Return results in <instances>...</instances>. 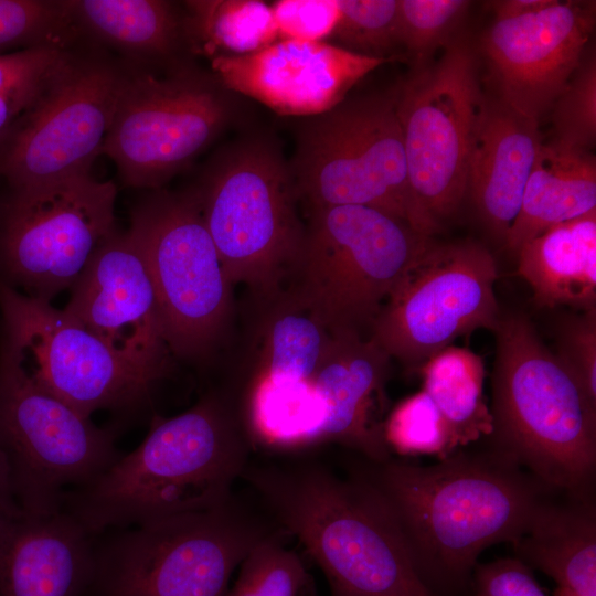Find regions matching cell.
I'll return each mask as SVG.
<instances>
[{"instance_id":"cell-1","label":"cell","mask_w":596,"mask_h":596,"mask_svg":"<svg viewBox=\"0 0 596 596\" xmlns=\"http://www.w3.org/2000/svg\"><path fill=\"white\" fill-rule=\"evenodd\" d=\"M355 469L381 498L437 596L465 586L485 549L517 542L555 493L492 450L451 453L432 466L366 460Z\"/></svg>"},{"instance_id":"cell-2","label":"cell","mask_w":596,"mask_h":596,"mask_svg":"<svg viewBox=\"0 0 596 596\" xmlns=\"http://www.w3.org/2000/svg\"><path fill=\"white\" fill-rule=\"evenodd\" d=\"M241 481L324 574L331 596H437L391 513L354 469L302 451L253 455Z\"/></svg>"},{"instance_id":"cell-3","label":"cell","mask_w":596,"mask_h":596,"mask_svg":"<svg viewBox=\"0 0 596 596\" xmlns=\"http://www.w3.org/2000/svg\"><path fill=\"white\" fill-rule=\"evenodd\" d=\"M254 448L241 404L210 392L179 415L153 417L140 445L91 483L66 491L61 510L93 536L205 510L232 496Z\"/></svg>"},{"instance_id":"cell-4","label":"cell","mask_w":596,"mask_h":596,"mask_svg":"<svg viewBox=\"0 0 596 596\" xmlns=\"http://www.w3.org/2000/svg\"><path fill=\"white\" fill-rule=\"evenodd\" d=\"M493 332L491 450L553 492L590 497L596 402L528 317H501Z\"/></svg>"},{"instance_id":"cell-5","label":"cell","mask_w":596,"mask_h":596,"mask_svg":"<svg viewBox=\"0 0 596 596\" xmlns=\"http://www.w3.org/2000/svg\"><path fill=\"white\" fill-rule=\"evenodd\" d=\"M251 493V492H249ZM287 534L255 497L96 535L84 596H223L262 542Z\"/></svg>"},{"instance_id":"cell-6","label":"cell","mask_w":596,"mask_h":596,"mask_svg":"<svg viewBox=\"0 0 596 596\" xmlns=\"http://www.w3.org/2000/svg\"><path fill=\"white\" fill-rule=\"evenodd\" d=\"M307 119L290 170L309 209L364 205L426 236L440 230L412 189L394 91L344 99Z\"/></svg>"},{"instance_id":"cell-7","label":"cell","mask_w":596,"mask_h":596,"mask_svg":"<svg viewBox=\"0 0 596 596\" xmlns=\"http://www.w3.org/2000/svg\"><path fill=\"white\" fill-rule=\"evenodd\" d=\"M432 240L371 206L309 209L289 291L332 331L362 333Z\"/></svg>"},{"instance_id":"cell-8","label":"cell","mask_w":596,"mask_h":596,"mask_svg":"<svg viewBox=\"0 0 596 596\" xmlns=\"http://www.w3.org/2000/svg\"><path fill=\"white\" fill-rule=\"evenodd\" d=\"M231 283L266 297L292 272L305 225L290 170L269 140H245L223 153L194 193Z\"/></svg>"},{"instance_id":"cell-9","label":"cell","mask_w":596,"mask_h":596,"mask_svg":"<svg viewBox=\"0 0 596 596\" xmlns=\"http://www.w3.org/2000/svg\"><path fill=\"white\" fill-rule=\"evenodd\" d=\"M0 355L85 416L149 402L166 371L125 354L49 300L0 281Z\"/></svg>"},{"instance_id":"cell-10","label":"cell","mask_w":596,"mask_h":596,"mask_svg":"<svg viewBox=\"0 0 596 596\" xmlns=\"http://www.w3.org/2000/svg\"><path fill=\"white\" fill-rule=\"evenodd\" d=\"M235 110L233 93L213 74L126 72L102 155L125 184L158 188L205 150Z\"/></svg>"},{"instance_id":"cell-11","label":"cell","mask_w":596,"mask_h":596,"mask_svg":"<svg viewBox=\"0 0 596 596\" xmlns=\"http://www.w3.org/2000/svg\"><path fill=\"white\" fill-rule=\"evenodd\" d=\"M0 450L14 500L29 514L58 512L66 491L91 483L123 456L110 429L95 425L1 355Z\"/></svg>"},{"instance_id":"cell-12","label":"cell","mask_w":596,"mask_h":596,"mask_svg":"<svg viewBox=\"0 0 596 596\" xmlns=\"http://www.w3.org/2000/svg\"><path fill=\"white\" fill-rule=\"evenodd\" d=\"M155 287L169 352L205 354L227 323L232 286L194 194H156L132 213L129 228Z\"/></svg>"},{"instance_id":"cell-13","label":"cell","mask_w":596,"mask_h":596,"mask_svg":"<svg viewBox=\"0 0 596 596\" xmlns=\"http://www.w3.org/2000/svg\"><path fill=\"white\" fill-rule=\"evenodd\" d=\"M116 195L91 173L10 191L0 205V281L49 301L71 289L116 230Z\"/></svg>"},{"instance_id":"cell-14","label":"cell","mask_w":596,"mask_h":596,"mask_svg":"<svg viewBox=\"0 0 596 596\" xmlns=\"http://www.w3.org/2000/svg\"><path fill=\"white\" fill-rule=\"evenodd\" d=\"M497 263L481 244L432 242L396 284L371 327V338L405 364L424 363L501 318Z\"/></svg>"},{"instance_id":"cell-15","label":"cell","mask_w":596,"mask_h":596,"mask_svg":"<svg viewBox=\"0 0 596 596\" xmlns=\"http://www.w3.org/2000/svg\"><path fill=\"white\" fill-rule=\"evenodd\" d=\"M412 189L438 222L467 194L468 161L485 95L466 42L446 45L441 57L394 89Z\"/></svg>"},{"instance_id":"cell-16","label":"cell","mask_w":596,"mask_h":596,"mask_svg":"<svg viewBox=\"0 0 596 596\" xmlns=\"http://www.w3.org/2000/svg\"><path fill=\"white\" fill-rule=\"evenodd\" d=\"M126 72L74 57L0 137V179L10 191L91 173L110 128Z\"/></svg>"},{"instance_id":"cell-17","label":"cell","mask_w":596,"mask_h":596,"mask_svg":"<svg viewBox=\"0 0 596 596\" xmlns=\"http://www.w3.org/2000/svg\"><path fill=\"white\" fill-rule=\"evenodd\" d=\"M594 2H550L533 12L496 18L483 51L502 102L539 121L581 64L595 24Z\"/></svg>"},{"instance_id":"cell-18","label":"cell","mask_w":596,"mask_h":596,"mask_svg":"<svg viewBox=\"0 0 596 596\" xmlns=\"http://www.w3.org/2000/svg\"><path fill=\"white\" fill-rule=\"evenodd\" d=\"M390 61L330 42L286 40L254 53L215 57L211 68L230 92L251 97L278 115L308 118L342 103L359 81Z\"/></svg>"},{"instance_id":"cell-19","label":"cell","mask_w":596,"mask_h":596,"mask_svg":"<svg viewBox=\"0 0 596 596\" xmlns=\"http://www.w3.org/2000/svg\"><path fill=\"white\" fill-rule=\"evenodd\" d=\"M63 310L118 351L167 370L155 287L129 230H115L99 245Z\"/></svg>"},{"instance_id":"cell-20","label":"cell","mask_w":596,"mask_h":596,"mask_svg":"<svg viewBox=\"0 0 596 596\" xmlns=\"http://www.w3.org/2000/svg\"><path fill=\"white\" fill-rule=\"evenodd\" d=\"M390 359L371 337L353 330L332 331L312 376L327 407L315 448L338 444L371 462L391 458L381 419Z\"/></svg>"},{"instance_id":"cell-21","label":"cell","mask_w":596,"mask_h":596,"mask_svg":"<svg viewBox=\"0 0 596 596\" xmlns=\"http://www.w3.org/2000/svg\"><path fill=\"white\" fill-rule=\"evenodd\" d=\"M94 539L63 510L0 518V596H84Z\"/></svg>"},{"instance_id":"cell-22","label":"cell","mask_w":596,"mask_h":596,"mask_svg":"<svg viewBox=\"0 0 596 596\" xmlns=\"http://www.w3.org/2000/svg\"><path fill=\"white\" fill-rule=\"evenodd\" d=\"M541 143L539 121L485 96L469 152L467 192L487 226L504 240Z\"/></svg>"},{"instance_id":"cell-23","label":"cell","mask_w":596,"mask_h":596,"mask_svg":"<svg viewBox=\"0 0 596 596\" xmlns=\"http://www.w3.org/2000/svg\"><path fill=\"white\" fill-rule=\"evenodd\" d=\"M517 253L538 307L596 308V210L547 228Z\"/></svg>"},{"instance_id":"cell-24","label":"cell","mask_w":596,"mask_h":596,"mask_svg":"<svg viewBox=\"0 0 596 596\" xmlns=\"http://www.w3.org/2000/svg\"><path fill=\"white\" fill-rule=\"evenodd\" d=\"M595 210V157L557 139L542 142L505 242L518 252L547 228Z\"/></svg>"},{"instance_id":"cell-25","label":"cell","mask_w":596,"mask_h":596,"mask_svg":"<svg viewBox=\"0 0 596 596\" xmlns=\"http://www.w3.org/2000/svg\"><path fill=\"white\" fill-rule=\"evenodd\" d=\"M517 558L577 596H596V513L589 498H550L513 543Z\"/></svg>"},{"instance_id":"cell-26","label":"cell","mask_w":596,"mask_h":596,"mask_svg":"<svg viewBox=\"0 0 596 596\" xmlns=\"http://www.w3.org/2000/svg\"><path fill=\"white\" fill-rule=\"evenodd\" d=\"M253 444L268 453L312 449L327 418L312 380L253 376L241 401Z\"/></svg>"},{"instance_id":"cell-27","label":"cell","mask_w":596,"mask_h":596,"mask_svg":"<svg viewBox=\"0 0 596 596\" xmlns=\"http://www.w3.org/2000/svg\"><path fill=\"white\" fill-rule=\"evenodd\" d=\"M72 17L85 31L143 58L171 57L183 39V15L162 0H71Z\"/></svg>"},{"instance_id":"cell-28","label":"cell","mask_w":596,"mask_h":596,"mask_svg":"<svg viewBox=\"0 0 596 596\" xmlns=\"http://www.w3.org/2000/svg\"><path fill=\"white\" fill-rule=\"evenodd\" d=\"M183 7L184 42L211 60L254 53L279 41L270 3L265 1L192 0Z\"/></svg>"},{"instance_id":"cell-29","label":"cell","mask_w":596,"mask_h":596,"mask_svg":"<svg viewBox=\"0 0 596 596\" xmlns=\"http://www.w3.org/2000/svg\"><path fill=\"white\" fill-rule=\"evenodd\" d=\"M423 391L449 426L457 447L492 433L483 398L485 365L472 351L449 345L423 363Z\"/></svg>"},{"instance_id":"cell-30","label":"cell","mask_w":596,"mask_h":596,"mask_svg":"<svg viewBox=\"0 0 596 596\" xmlns=\"http://www.w3.org/2000/svg\"><path fill=\"white\" fill-rule=\"evenodd\" d=\"M262 329L254 376L312 380L328 350L332 330L292 292L277 294Z\"/></svg>"},{"instance_id":"cell-31","label":"cell","mask_w":596,"mask_h":596,"mask_svg":"<svg viewBox=\"0 0 596 596\" xmlns=\"http://www.w3.org/2000/svg\"><path fill=\"white\" fill-rule=\"evenodd\" d=\"M68 49L39 46L0 54V137L68 65Z\"/></svg>"},{"instance_id":"cell-32","label":"cell","mask_w":596,"mask_h":596,"mask_svg":"<svg viewBox=\"0 0 596 596\" xmlns=\"http://www.w3.org/2000/svg\"><path fill=\"white\" fill-rule=\"evenodd\" d=\"M78 34L68 1L0 0V51L67 49Z\"/></svg>"},{"instance_id":"cell-33","label":"cell","mask_w":596,"mask_h":596,"mask_svg":"<svg viewBox=\"0 0 596 596\" xmlns=\"http://www.w3.org/2000/svg\"><path fill=\"white\" fill-rule=\"evenodd\" d=\"M387 448L402 456L454 453L457 445L443 415L422 390L400 402L383 426Z\"/></svg>"},{"instance_id":"cell-34","label":"cell","mask_w":596,"mask_h":596,"mask_svg":"<svg viewBox=\"0 0 596 596\" xmlns=\"http://www.w3.org/2000/svg\"><path fill=\"white\" fill-rule=\"evenodd\" d=\"M287 538L280 534L254 547L223 596H297L309 572L301 556L286 546Z\"/></svg>"},{"instance_id":"cell-35","label":"cell","mask_w":596,"mask_h":596,"mask_svg":"<svg viewBox=\"0 0 596 596\" xmlns=\"http://www.w3.org/2000/svg\"><path fill=\"white\" fill-rule=\"evenodd\" d=\"M340 17L330 38L350 52L394 60L398 40V0H338Z\"/></svg>"},{"instance_id":"cell-36","label":"cell","mask_w":596,"mask_h":596,"mask_svg":"<svg viewBox=\"0 0 596 596\" xmlns=\"http://www.w3.org/2000/svg\"><path fill=\"white\" fill-rule=\"evenodd\" d=\"M556 139L587 150L596 138V63L588 56L567 82L554 105Z\"/></svg>"},{"instance_id":"cell-37","label":"cell","mask_w":596,"mask_h":596,"mask_svg":"<svg viewBox=\"0 0 596 596\" xmlns=\"http://www.w3.org/2000/svg\"><path fill=\"white\" fill-rule=\"evenodd\" d=\"M469 2L461 0H398V40L422 65L443 44Z\"/></svg>"},{"instance_id":"cell-38","label":"cell","mask_w":596,"mask_h":596,"mask_svg":"<svg viewBox=\"0 0 596 596\" xmlns=\"http://www.w3.org/2000/svg\"><path fill=\"white\" fill-rule=\"evenodd\" d=\"M270 7L279 41L329 42L340 17L338 0H278Z\"/></svg>"},{"instance_id":"cell-39","label":"cell","mask_w":596,"mask_h":596,"mask_svg":"<svg viewBox=\"0 0 596 596\" xmlns=\"http://www.w3.org/2000/svg\"><path fill=\"white\" fill-rule=\"evenodd\" d=\"M555 355L596 402V308L562 322Z\"/></svg>"},{"instance_id":"cell-40","label":"cell","mask_w":596,"mask_h":596,"mask_svg":"<svg viewBox=\"0 0 596 596\" xmlns=\"http://www.w3.org/2000/svg\"><path fill=\"white\" fill-rule=\"evenodd\" d=\"M473 573L475 596H546L531 568L517 557L476 566Z\"/></svg>"},{"instance_id":"cell-41","label":"cell","mask_w":596,"mask_h":596,"mask_svg":"<svg viewBox=\"0 0 596 596\" xmlns=\"http://www.w3.org/2000/svg\"><path fill=\"white\" fill-rule=\"evenodd\" d=\"M21 511L12 493L7 460L0 450V518L14 515Z\"/></svg>"},{"instance_id":"cell-42","label":"cell","mask_w":596,"mask_h":596,"mask_svg":"<svg viewBox=\"0 0 596 596\" xmlns=\"http://www.w3.org/2000/svg\"><path fill=\"white\" fill-rule=\"evenodd\" d=\"M549 2L550 0H504L493 2L492 7L496 18H513L536 11Z\"/></svg>"},{"instance_id":"cell-43","label":"cell","mask_w":596,"mask_h":596,"mask_svg":"<svg viewBox=\"0 0 596 596\" xmlns=\"http://www.w3.org/2000/svg\"><path fill=\"white\" fill-rule=\"evenodd\" d=\"M297 596H319L311 574L307 577Z\"/></svg>"},{"instance_id":"cell-44","label":"cell","mask_w":596,"mask_h":596,"mask_svg":"<svg viewBox=\"0 0 596 596\" xmlns=\"http://www.w3.org/2000/svg\"><path fill=\"white\" fill-rule=\"evenodd\" d=\"M554 596H577V595L566 588L557 587L554 592Z\"/></svg>"}]
</instances>
